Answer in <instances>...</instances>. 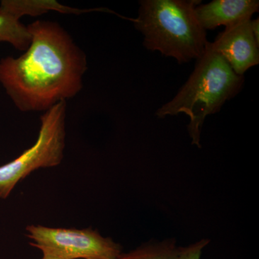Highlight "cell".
<instances>
[{"instance_id": "obj_3", "label": "cell", "mask_w": 259, "mask_h": 259, "mask_svg": "<svg viewBox=\"0 0 259 259\" xmlns=\"http://www.w3.org/2000/svg\"><path fill=\"white\" fill-rule=\"evenodd\" d=\"M199 0H141L132 20L144 35V47L176 59L179 64L197 60L207 46V34L196 17Z\"/></svg>"}, {"instance_id": "obj_9", "label": "cell", "mask_w": 259, "mask_h": 259, "mask_svg": "<svg viewBox=\"0 0 259 259\" xmlns=\"http://www.w3.org/2000/svg\"><path fill=\"white\" fill-rule=\"evenodd\" d=\"M179 248L170 243L146 245L127 253L119 259H177Z\"/></svg>"}, {"instance_id": "obj_11", "label": "cell", "mask_w": 259, "mask_h": 259, "mask_svg": "<svg viewBox=\"0 0 259 259\" xmlns=\"http://www.w3.org/2000/svg\"><path fill=\"white\" fill-rule=\"evenodd\" d=\"M250 27H251L252 32H253L255 41L259 45V19L257 18L255 20H250Z\"/></svg>"}, {"instance_id": "obj_10", "label": "cell", "mask_w": 259, "mask_h": 259, "mask_svg": "<svg viewBox=\"0 0 259 259\" xmlns=\"http://www.w3.org/2000/svg\"><path fill=\"white\" fill-rule=\"evenodd\" d=\"M209 241L202 240L185 248H179L177 259H199L202 250L207 245Z\"/></svg>"}, {"instance_id": "obj_6", "label": "cell", "mask_w": 259, "mask_h": 259, "mask_svg": "<svg viewBox=\"0 0 259 259\" xmlns=\"http://www.w3.org/2000/svg\"><path fill=\"white\" fill-rule=\"evenodd\" d=\"M251 19L226 27L214 42V51L222 56L237 75L243 74L259 64V45L250 27Z\"/></svg>"}, {"instance_id": "obj_8", "label": "cell", "mask_w": 259, "mask_h": 259, "mask_svg": "<svg viewBox=\"0 0 259 259\" xmlns=\"http://www.w3.org/2000/svg\"><path fill=\"white\" fill-rule=\"evenodd\" d=\"M23 17L13 0H3L0 3V42H8L17 50L25 51L31 35L28 25L20 22Z\"/></svg>"}, {"instance_id": "obj_7", "label": "cell", "mask_w": 259, "mask_h": 259, "mask_svg": "<svg viewBox=\"0 0 259 259\" xmlns=\"http://www.w3.org/2000/svg\"><path fill=\"white\" fill-rule=\"evenodd\" d=\"M258 9V0H214L196 7L194 11L201 26L207 30L251 19Z\"/></svg>"}, {"instance_id": "obj_12", "label": "cell", "mask_w": 259, "mask_h": 259, "mask_svg": "<svg viewBox=\"0 0 259 259\" xmlns=\"http://www.w3.org/2000/svg\"><path fill=\"white\" fill-rule=\"evenodd\" d=\"M41 259H61L57 258V257L53 256V255H47V254H42V257Z\"/></svg>"}, {"instance_id": "obj_5", "label": "cell", "mask_w": 259, "mask_h": 259, "mask_svg": "<svg viewBox=\"0 0 259 259\" xmlns=\"http://www.w3.org/2000/svg\"><path fill=\"white\" fill-rule=\"evenodd\" d=\"M26 236L30 245L42 254L61 259H119L122 254L120 245L104 238L92 228H54L29 226Z\"/></svg>"}, {"instance_id": "obj_1", "label": "cell", "mask_w": 259, "mask_h": 259, "mask_svg": "<svg viewBox=\"0 0 259 259\" xmlns=\"http://www.w3.org/2000/svg\"><path fill=\"white\" fill-rule=\"evenodd\" d=\"M28 28L24 54L0 60V83L20 111L44 112L81 91L88 59L59 24L37 20Z\"/></svg>"}, {"instance_id": "obj_4", "label": "cell", "mask_w": 259, "mask_h": 259, "mask_svg": "<svg viewBox=\"0 0 259 259\" xmlns=\"http://www.w3.org/2000/svg\"><path fill=\"white\" fill-rule=\"evenodd\" d=\"M66 102H62L44 112L35 144L0 166V198H8L15 186L32 172L60 164L66 145Z\"/></svg>"}, {"instance_id": "obj_2", "label": "cell", "mask_w": 259, "mask_h": 259, "mask_svg": "<svg viewBox=\"0 0 259 259\" xmlns=\"http://www.w3.org/2000/svg\"><path fill=\"white\" fill-rule=\"evenodd\" d=\"M243 83V76L237 75L208 42L187 82L156 115L159 118L181 113L189 116L187 128L192 144L200 147L201 129L207 116L219 112L228 100L239 93Z\"/></svg>"}]
</instances>
